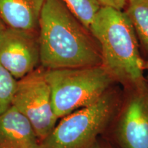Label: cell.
<instances>
[{"label": "cell", "instance_id": "cell-1", "mask_svg": "<svg viewBox=\"0 0 148 148\" xmlns=\"http://www.w3.org/2000/svg\"><path fill=\"white\" fill-rule=\"evenodd\" d=\"M62 2L45 0L38 22L40 64L46 69L102 65L99 45Z\"/></svg>", "mask_w": 148, "mask_h": 148}, {"label": "cell", "instance_id": "cell-2", "mask_svg": "<svg viewBox=\"0 0 148 148\" xmlns=\"http://www.w3.org/2000/svg\"><path fill=\"white\" fill-rule=\"evenodd\" d=\"M88 30L99 45L102 66L114 80L133 89L147 82L144 72L148 62L140 56L138 38L125 12L101 6Z\"/></svg>", "mask_w": 148, "mask_h": 148}, {"label": "cell", "instance_id": "cell-3", "mask_svg": "<svg viewBox=\"0 0 148 148\" xmlns=\"http://www.w3.org/2000/svg\"><path fill=\"white\" fill-rule=\"evenodd\" d=\"M53 112L59 118L92 104L110 89L114 79L102 65L45 69Z\"/></svg>", "mask_w": 148, "mask_h": 148}, {"label": "cell", "instance_id": "cell-4", "mask_svg": "<svg viewBox=\"0 0 148 148\" xmlns=\"http://www.w3.org/2000/svg\"><path fill=\"white\" fill-rule=\"evenodd\" d=\"M117 104L114 92L107 90L92 104L62 117L40 142V148H91L110 123Z\"/></svg>", "mask_w": 148, "mask_h": 148}, {"label": "cell", "instance_id": "cell-5", "mask_svg": "<svg viewBox=\"0 0 148 148\" xmlns=\"http://www.w3.org/2000/svg\"><path fill=\"white\" fill-rule=\"evenodd\" d=\"M12 106L29 120L40 142L50 134L58 119L53 112L45 68H36L17 79Z\"/></svg>", "mask_w": 148, "mask_h": 148}, {"label": "cell", "instance_id": "cell-6", "mask_svg": "<svg viewBox=\"0 0 148 148\" xmlns=\"http://www.w3.org/2000/svg\"><path fill=\"white\" fill-rule=\"evenodd\" d=\"M40 63L38 32L5 26L0 30V64L16 79Z\"/></svg>", "mask_w": 148, "mask_h": 148}, {"label": "cell", "instance_id": "cell-7", "mask_svg": "<svg viewBox=\"0 0 148 148\" xmlns=\"http://www.w3.org/2000/svg\"><path fill=\"white\" fill-rule=\"evenodd\" d=\"M116 135L123 148H148V83L133 89L122 110Z\"/></svg>", "mask_w": 148, "mask_h": 148}, {"label": "cell", "instance_id": "cell-8", "mask_svg": "<svg viewBox=\"0 0 148 148\" xmlns=\"http://www.w3.org/2000/svg\"><path fill=\"white\" fill-rule=\"evenodd\" d=\"M0 148H40L30 122L12 106L0 115Z\"/></svg>", "mask_w": 148, "mask_h": 148}, {"label": "cell", "instance_id": "cell-9", "mask_svg": "<svg viewBox=\"0 0 148 148\" xmlns=\"http://www.w3.org/2000/svg\"><path fill=\"white\" fill-rule=\"evenodd\" d=\"M45 0H0V19L5 26L38 32Z\"/></svg>", "mask_w": 148, "mask_h": 148}, {"label": "cell", "instance_id": "cell-10", "mask_svg": "<svg viewBox=\"0 0 148 148\" xmlns=\"http://www.w3.org/2000/svg\"><path fill=\"white\" fill-rule=\"evenodd\" d=\"M125 11L130 20L138 40L148 53V0H127Z\"/></svg>", "mask_w": 148, "mask_h": 148}, {"label": "cell", "instance_id": "cell-11", "mask_svg": "<svg viewBox=\"0 0 148 148\" xmlns=\"http://www.w3.org/2000/svg\"><path fill=\"white\" fill-rule=\"evenodd\" d=\"M62 1L73 15L88 30L94 17L101 7L97 0H62Z\"/></svg>", "mask_w": 148, "mask_h": 148}, {"label": "cell", "instance_id": "cell-12", "mask_svg": "<svg viewBox=\"0 0 148 148\" xmlns=\"http://www.w3.org/2000/svg\"><path fill=\"white\" fill-rule=\"evenodd\" d=\"M16 82L17 79L0 64V115L12 106Z\"/></svg>", "mask_w": 148, "mask_h": 148}, {"label": "cell", "instance_id": "cell-13", "mask_svg": "<svg viewBox=\"0 0 148 148\" xmlns=\"http://www.w3.org/2000/svg\"><path fill=\"white\" fill-rule=\"evenodd\" d=\"M101 6L110 7V8L121 10L124 8L127 0H97Z\"/></svg>", "mask_w": 148, "mask_h": 148}, {"label": "cell", "instance_id": "cell-14", "mask_svg": "<svg viewBox=\"0 0 148 148\" xmlns=\"http://www.w3.org/2000/svg\"><path fill=\"white\" fill-rule=\"evenodd\" d=\"M91 148H109V147H108L106 145H101V144L97 143V142H96V143H95V145L92 146Z\"/></svg>", "mask_w": 148, "mask_h": 148}, {"label": "cell", "instance_id": "cell-15", "mask_svg": "<svg viewBox=\"0 0 148 148\" xmlns=\"http://www.w3.org/2000/svg\"><path fill=\"white\" fill-rule=\"evenodd\" d=\"M4 26H5L4 23H3V21H1V19H0V30H1V29H2V28H3V27H4Z\"/></svg>", "mask_w": 148, "mask_h": 148}]
</instances>
